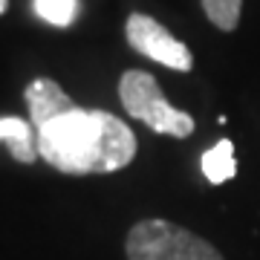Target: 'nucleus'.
<instances>
[{"label": "nucleus", "mask_w": 260, "mask_h": 260, "mask_svg": "<svg viewBox=\"0 0 260 260\" xmlns=\"http://www.w3.org/2000/svg\"><path fill=\"white\" fill-rule=\"evenodd\" d=\"M38 156L73 177L113 174L133 162L136 136L113 113L73 107L38 130Z\"/></svg>", "instance_id": "obj_1"}, {"label": "nucleus", "mask_w": 260, "mask_h": 260, "mask_svg": "<svg viewBox=\"0 0 260 260\" xmlns=\"http://www.w3.org/2000/svg\"><path fill=\"white\" fill-rule=\"evenodd\" d=\"M127 260H223L211 243L168 220H142L124 243Z\"/></svg>", "instance_id": "obj_2"}, {"label": "nucleus", "mask_w": 260, "mask_h": 260, "mask_svg": "<svg viewBox=\"0 0 260 260\" xmlns=\"http://www.w3.org/2000/svg\"><path fill=\"white\" fill-rule=\"evenodd\" d=\"M119 99L133 119L145 121L156 133H165V136H174V139H185V136L194 133V119L185 110H177L168 102L159 90L156 78L145 70H127L121 75Z\"/></svg>", "instance_id": "obj_3"}, {"label": "nucleus", "mask_w": 260, "mask_h": 260, "mask_svg": "<svg viewBox=\"0 0 260 260\" xmlns=\"http://www.w3.org/2000/svg\"><path fill=\"white\" fill-rule=\"evenodd\" d=\"M124 35H127V44L139 55L156 61V64L168 67V70H177V73H188L194 67V55L188 44H182L179 38H174L159 20L148 18V15H139L133 12L127 18V26H124Z\"/></svg>", "instance_id": "obj_4"}, {"label": "nucleus", "mask_w": 260, "mask_h": 260, "mask_svg": "<svg viewBox=\"0 0 260 260\" xmlns=\"http://www.w3.org/2000/svg\"><path fill=\"white\" fill-rule=\"evenodd\" d=\"M26 104H29L32 124H35L38 130L75 107L73 99H70V95L61 90V84L52 81V78H38V81L29 84L26 87Z\"/></svg>", "instance_id": "obj_5"}, {"label": "nucleus", "mask_w": 260, "mask_h": 260, "mask_svg": "<svg viewBox=\"0 0 260 260\" xmlns=\"http://www.w3.org/2000/svg\"><path fill=\"white\" fill-rule=\"evenodd\" d=\"M0 142H6L12 150V156L32 165L38 156V133H32V124L18 116H3L0 119Z\"/></svg>", "instance_id": "obj_6"}, {"label": "nucleus", "mask_w": 260, "mask_h": 260, "mask_svg": "<svg viewBox=\"0 0 260 260\" xmlns=\"http://www.w3.org/2000/svg\"><path fill=\"white\" fill-rule=\"evenodd\" d=\"M203 174L211 185H223L237 174V159H234V145L229 139H220L214 148L203 153Z\"/></svg>", "instance_id": "obj_7"}, {"label": "nucleus", "mask_w": 260, "mask_h": 260, "mask_svg": "<svg viewBox=\"0 0 260 260\" xmlns=\"http://www.w3.org/2000/svg\"><path fill=\"white\" fill-rule=\"evenodd\" d=\"M203 9H205V18L211 20L217 29L234 32L237 23H240L243 0H203Z\"/></svg>", "instance_id": "obj_8"}, {"label": "nucleus", "mask_w": 260, "mask_h": 260, "mask_svg": "<svg viewBox=\"0 0 260 260\" xmlns=\"http://www.w3.org/2000/svg\"><path fill=\"white\" fill-rule=\"evenodd\" d=\"M35 15L52 26H70L78 15V0H35Z\"/></svg>", "instance_id": "obj_9"}, {"label": "nucleus", "mask_w": 260, "mask_h": 260, "mask_svg": "<svg viewBox=\"0 0 260 260\" xmlns=\"http://www.w3.org/2000/svg\"><path fill=\"white\" fill-rule=\"evenodd\" d=\"M6 9H9V0H0V15H3Z\"/></svg>", "instance_id": "obj_10"}]
</instances>
